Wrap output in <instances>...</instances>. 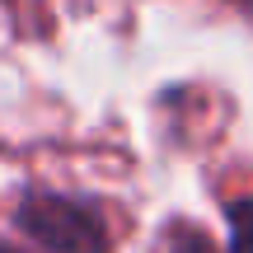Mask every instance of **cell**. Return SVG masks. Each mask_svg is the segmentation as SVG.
<instances>
[{
	"mask_svg": "<svg viewBox=\"0 0 253 253\" xmlns=\"http://www.w3.org/2000/svg\"><path fill=\"white\" fill-rule=\"evenodd\" d=\"M235 5H239V9H244V14H249V19H253V0H235Z\"/></svg>",
	"mask_w": 253,
	"mask_h": 253,
	"instance_id": "277c9868",
	"label": "cell"
},
{
	"mask_svg": "<svg viewBox=\"0 0 253 253\" xmlns=\"http://www.w3.org/2000/svg\"><path fill=\"white\" fill-rule=\"evenodd\" d=\"M0 253H24V249H9V244H0Z\"/></svg>",
	"mask_w": 253,
	"mask_h": 253,
	"instance_id": "5b68a950",
	"label": "cell"
},
{
	"mask_svg": "<svg viewBox=\"0 0 253 253\" xmlns=\"http://www.w3.org/2000/svg\"><path fill=\"white\" fill-rule=\"evenodd\" d=\"M19 230L28 239H38L47 253H108L103 244V225L89 216L84 207L52 192H33L19 202Z\"/></svg>",
	"mask_w": 253,
	"mask_h": 253,
	"instance_id": "6da1fadb",
	"label": "cell"
},
{
	"mask_svg": "<svg viewBox=\"0 0 253 253\" xmlns=\"http://www.w3.org/2000/svg\"><path fill=\"white\" fill-rule=\"evenodd\" d=\"M160 253H220L216 244H211L207 235H202L197 225H169L164 230V239H160Z\"/></svg>",
	"mask_w": 253,
	"mask_h": 253,
	"instance_id": "7a4b0ae2",
	"label": "cell"
},
{
	"mask_svg": "<svg viewBox=\"0 0 253 253\" xmlns=\"http://www.w3.org/2000/svg\"><path fill=\"white\" fill-rule=\"evenodd\" d=\"M230 225H235V253H253V202L230 207Z\"/></svg>",
	"mask_w": 253,
	"mask_h": 253,
	"instance_id": "3957f363",
	"label": "cell"
}]
</instances>
